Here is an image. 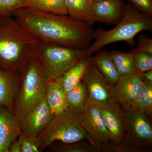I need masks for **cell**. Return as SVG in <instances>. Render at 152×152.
<instances>
[{"instance_id":"3","label":"cell","mask_w":152,"mask_h":152,"mask_svg":"<svg viewBox=\"0 0 152 152\" xmlns=\"http://www.w3.org/2000/svg\"><path fill=\"white\" fill-rule=\"evenodd\" d=\"M117 26L105 31H95L94 43L87 49L88 56L99 51L105 47L119 42H125L130 45H134V39L144 31H152V17L139 11L132 4H126L124 12Z\"/></svg>"},{"instance_id":"22","label":"cell","mask_w":152,"mask_h":152,"mask_svg":"<svg viewBox=\"0 0 152 152\" xmlns=\"http://www.w3.org/2000/svg\"><path fill=\"white\" fill-rule=\"evenodd\" d=\"M133 108L151 118L152 115V84L144 82L141 91L134 103Z\"/></svg>"},{"instance_id":"9","label":"cell","mask_w":152,"mask_h":152,"mask_svg":"<svg viewBox=\"0 0 152 152\" xmlns=\"http://www.w3.org/2000/svg\"><path fill=\"white\" fill-rule=\"evenodd\" d=\"M102 118L111 136L115 148L121 146L125 137V126L124 112L121 106L113 101L98 104Z\"/></svg>"},{"instance_id":"26","label":"cell","mask_w":152,"mask_h":152,"mask_svg":"<svg viewBox=\"0 0 152 152\" xmlns=\"http://www.w3.org/2000/svg\"><path fill=\"white\" fill-rule=\"evenodd\" d=\"M29 7L28 0H0V17L12 16L17 10Z\"/></svg>"},{"instance_id":"2","label":"cell","mask_w":152,"mask_h":152,"mask_svg":"<svg viewBox=\"0 0 152 152\" xmlns=\"http://www.w3.org/2000/svg\"><path fill=\"white\" fill-rule=\"evenodd\" d=\"M41 42L12 17H0V70L21 73Z\"/></svg>"},{"instance_id":"20","label":"cell","mask_w":152,"mask_h":152,"mask_svg":"<svg viewBox=\"0 0 152 152\" xmlns=\"http://www.w3.org/2000/svg\"><path fill=\"white\" fill-rule=\"evenodd\" d=\"M66 97L69 109L80 114L89 97L87 87L81 81L66 94Z\"/></svg>"},{"instance_id":"6","label":"cell","mask_w":152,"mask_h":152,"mask_svg":"<svg viewBox=\"0 0 152 152\" xmlns=\"http://www.w3.org/2000/svg\"><path fill=\"white\" fill-rule=\"evenodd\" d=\"M121 106L124 118L125 137L122 145L114 148L113 152L150 151L152 147L151 119L131 106Z\"/></svg>"},{"instance_id":"16","label":"cell","mask_w":152,"mask_h":152,"mask_svg":"<svg viewBox=\"0 0 152 152\" xmlns=\"http://www.w3.org/2000/svg\"><path fill=\"white\" fill-rule=\"evenodd\" d=\"M91 63V56L85 55L75 65L55 81L66 94L81 81Z\"/></svg>"},{"instance_id":"28","label":"cell","mask_w":152,"mask_h":152,"mask_svg":"<svg viewBox=\"0 0 152 152\" xmlns=\"http://www.w3.org/2000/svg\"><path fill=\"white\" fill-rule=\"evenodd\" d=\"M131 4L141 12L152 17V0H129Z\"/></svg>"},{"instance_id":"21","label":"cell","mask_w":152,"mask_h":152,"mask_svg":"<svg viewBox=\"0 0 152 152\" xmlns=\"http://www.w3.org/2000/svg\"><path fill=\"white\" fill-rule=\"evenodd\" d=\"M109 54L120 76L136 74L131 51L124 53L113 50L109 52Z\"/></svg>"},{"instance_id":"13","label":"cell","mask_w":152,"mask_h":152,"mask_svg":"<svg viewBox=\"0 0 152 152\" xmlns=\"http://www.w3.org/2000/svg\"><path fill=\"white\" fill-rule=\"evenodd\" d=\"M20 134L16 117L6 108L0 107V152H9L11 144L18 140Z\"/></svg>"},{"instance_id":"24","label":"cell","mask_w":152,"mask_h":152,"mask_svg":"<svg viewBox=\"0 0 152 152\" xmlns=\"http://www.w3.org/2000/svg\"><path fill=\"white\" fill-rule=\"evenodd\" d=\"M30 7L46 12L67 15L64 0H28Z\"/></svg>"},{"instance_id":"7","label":"cell","mask_w":152,"mask_h":152,"mask_svg":"<svg viewBox=\"0 0 152 152\" xmlns=\"http://www.w3.org/2000/svg\"><path fill=\"white\" fill-rule=\"evenodd\" d=\"M87 49L41 42L34 54L40 61L50 80H56L86 55Z\"/></svg>"},{"instance_id":"30","label":"cell","mask_w":152,"mask_h":152,"mask_svg":"<svg viewBox=\"0 0 152 152\" xmlns=\"http://www.w3.org/2000/svg\"><path fill=\"white\" fill-rule=\"evenodd\" d=\"M9 152H22L20 144L18 140L13 142L11 144Z\"/></svg>"},{"instance_id":"23","label":"cell","mask_w":152,"mask_h":152,"mask_svg":"<svg viewBox=\"0 0 152 152\" xmlns=\"http://www.w3.org/2000/svg\"><path fill=\"white\" fill-rule=\"evenodd\" d=\"M48 148L53 152H99L94 145L86 140L72 143L54 142Z\"/></svg>"},{"instance_id":"4","label":"cell","mask_w":152,"mask_h":152,"mask_svg":"<svg viewBox=\"0 0 152 152\" xmlns=\"http://www.w3.org/2000/svg\"><path fill=\"white\" fill-rule=\"evenodd\" d=\"M49 80L40 61L34 54L21 73L14 102V114L19 123L45 98Z\"/></svg>"},{"instance_id":"1","label":"cell","mask_w":152,"mask_h":152,"mask_svg":"<svg viewBox=\"0 0 152 152\" xmlns=\"http://www.w3.org/2000/svg\"><path fill=\"white\" fill-rule=\"evenodd\" d=\"M12 17L41 42L87 49L94 38L92 26L69 15L51 13L27 7Z\"/></svg>"},{"instance_id":"32","label":"cell","mask_w":152,"mask_h":152,"mask_svg":"<svg viewBox=\"0 0 152 152\" xmlns=\"http://www.w3.org/2000/svg\"><path fill=\"white\" fill-rule=\"evenodd\" d=\"M94 2H100L103 1H108V0H93Z\"/></svg>"},{"instance_id":"5","label":"cell","mask_w":152,"mask_h":152,"mask_svg":"<svg viewBox=\"0 0 152 152\" xmlns=\"http://www.w3.org/2000/svg\"><path fill=\"white\" fill-rule=\"evenodd\" d=\"M38 137L40 151L56 142L72 143L86 140L95 146L92 139L82 126L80 113L69 109L54 116Z\"/></svg>"},{"instance_id":"11","label":"cell","mask_w":152,"mask_h":152,"mask_svg":"<svg viewBox=\"0 0 152 152\" xmlns=\"http://www.w3.org/2000/svg\"><path fill=\"white\" fill-rule=\"evenodd\" d=\"M54 115L44 98L20 123V134L37 137L51 121Z\"/></svg>"},{"instance_id":"14","label":"cell","mask_w":152,"mask_h":152,"mask_svg":"<svg viewBox=\"0 0 152 152\" xmlns=\"http://www.w3.org/2000/svg\"><path fill=\"white\" fill-rule=\"evenodd\" d=\"M125 7L122 0L94 2L92 10L95 20L104 23H117L123 16Z\"/></svg>"},{"instance_id":"29","label":"cell","mask_w":152,"mask_h":152,"mask_svg":"<svg viewBox=\"0 0 152 152\" xmlns=\"http://www.w3.org/2000/svg\"><path fill=\"white\" fill-rule=\"evenodd\" d=\"M136 50L139 51L152 54V39L146 35H141L138 39Z\"/></svg>"},{"instance_id":"17","label":"cell","mask_w":152,"mask_h":152,"mask_svg":"<svg viewBox=\"0 0 152 152\" xmlns=\"http://www.w3.org/2000/svg\"><path fill=\"white\" fill-rule=\"evenodd\" d=\"M45 98L54 116L69 109L66 94L55 80H49Z\"/></svg>"},{"instance_id":"15","label":"cell","mask_w":152,"mask_h":152,"mask_svg":"<svg viewBox=\"0 0 152 152\" xmlns=\"http://www.w3.org/2000/svg\"><path fill=\"white\" fill-rule=\"evenodd\" d=\"M20 78L21 73L0 70V107H5L13 114Z\"/></svg>"},{"instance_id":"31","label":"cell","mask_w":152,"mask_h":152,"mask_svg":"<svg viewBox=\"0 0 152 152\" xmlns=\"http://www.w3.org/2000/svg\"><path fill=\"white\" fill-rule=\"evenodd\" d=\"M141 75L144 82L152 84V70L143 73Z\"/></svg>"},{"instance_id":"19","label":"cell","mask_w":152,"mask_h":152,"mask_svg":"<svg viewBox=\"0 0 152 152\" xmlns=\"http://www.w3.org/2000/svg\"><path fill=\"white\" fill-rule=\"evenodd\" d=\"M94 55V56H91L94 64L110 85L115 84L121 76L110 58L109 52L101 50Z\"/></svg>"},{"instance_id":"25","label":"cell","mask_w":152,"mask_h":152,"mask_svg":"<svg viewBox=\"0 0 152 152\" xmlns=\"http://www.w3.org/2000/svg\"><path fill=\"white\" fill-rule=\"evenodd\" d=\"M131 52L136 74L140 75L152 70V54L139 51L135 49Z\"/></svg>"},{"instance_id":"27","label":"cell","mask_w":152,"mask_h":152,"mask_svg":"<svg viewBox=\"0 0 152 152\" xmlns=\"http://www.w3.org/2000/svg\"><path fill=\"white\" fill-rule=\"evenodd\" d=\"M18 140L20 144L22 152L40 151V144L38 137H31L20 134Z\"/></svg>"},{"instance_id":"10","label":"cell","mask_w":152,"mask_h":152,"mask_svg":"<svg viewBox=\"0 0 152 152\" xmlns=\"http://www.w3.org/2000/svg\"><path fill=\"white\" fill-rule=\"evenodd\" d=\"M143 83L141 75L121 76L116 83L112 86L111 99L121 105L132 106L138 96Z\"/></svg>"},{"instance_id":"8","label":"cell","mask_w":152,"mask_h":152,"mask_svg":"<svg viewBox=\"0 0 152 152\" xmlns=\"http://www.w3.org/2000/svg\"><path fill=\"white\" fill-rule=\"evenodd\" d=\"M80 115L82 126L99 152H110L115 146L102 118L98 104L89 97Z\"/></svg>"},{"instance_id":"18","label":"cell","mask_w":152,"mask_h":152,"mask_svg":"<svg viewBox=\"0 0 152 152\" xmlns=\"http://www.w3.org/2000/svg\"><path fill=\"white\" fill-rule=\"evenodd\" d=\"M68 15L93 26L96 23L93 12V0H64Z\"/></svg>"},{"instance_id":"12","label":"cell","mask_w":152,"mask_h":152,"mask_svg":"<svg viewBox=\"0 0 152 152\" xmlns=\"http://www.w3.org/2000/svg\"><path fill=\"white\" fill-rule=\"evenodd\" d=\"M82 81L87 87L89 97L94 102L100 104L112 101L110 97L112 86L106 80L92 60Z\"/></svg>"}]
</instances>
